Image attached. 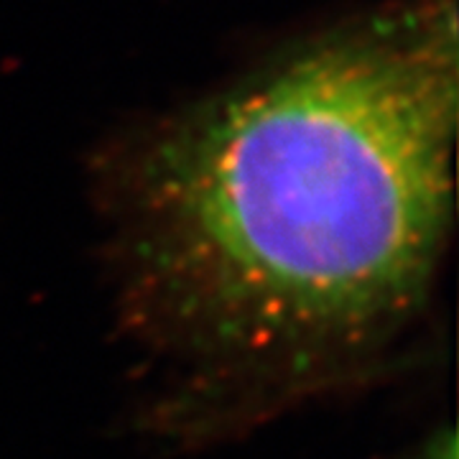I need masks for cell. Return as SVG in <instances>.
Listing matches in <instances>:
<instances>
[{
  "label": "cell",
  "mask_w": 459,
  "mask_h": 459,
  "mask_svg": "<svg viewBox=\"0 0 459 459\" xmlns=\"http://www.w3.org/2000/svg\"><path fill=\"white\" fill-rule=\"evenodd\" d=\"M457 82L455 13L434 3L312 41L161 126L117 186L133 325L263 377L391 340L452 230Z\"/></svg>",
  "instance_id": "obj_1"
},
{
  "label": "cell",
  "mask_w": 459,
  "mask_h": 459,
  "mask_svg": "<svg viewBox=\"0 0 459 459\" xmlns=\"http://www.w3.org/2000/svg\"><path fill=\"white\" fill-rule=\"evenodd\" d=\"M457 437H455V429H446V431H439L431 442L421 449L419 459H457Z\"/></svg>",
  "instance_id": "obj_2"
}]
</instances>
